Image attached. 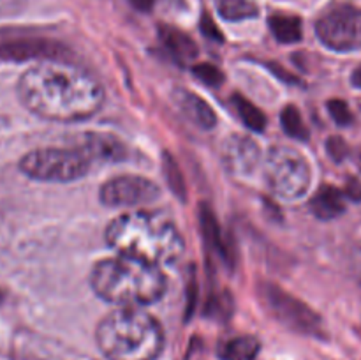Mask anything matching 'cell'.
I'll return each instance as SVG.
<instances>
[{
	"mask_svg": "<svg viewBox=\"0 0 361 360\" xmlns=\"http://www.w3.org/2000/svg\"><path fill=\"white\" fill-rule=\"evenodd\" d=\"M345 198L353 201H361V184L358 179H349L348 180V186H345L344 191Z\"/></svg>",
	"mask_w": 361,
	"mask_h": 360,
	"instance_id": "27",
	"label": "cell"
},
{
	"mask_svg": "<svg viewBox=\"0 0 361 360\" xmlns=\"http://www.w3.org/2000/svg\"><path fill=\"white\" fill-rule=\"evenodd\" d=\"M326 150L328 154H330V157L337 162L344 161L349 154L348 143H345L341 136H331L326 143Z\"/></svg>",
	"mask_w": 361,
	"mask_h": 360,
	"instance_id": "24",
	"label": "cell"
},
{
	"mask_svg": "<svg viewBox=\"0 0 361 360\" xmlns=\"http://www.w3.org/2000/svg\"><path fill=\"white\" fill-rule=\"evenodd\" d=\"M217 13L228 21H242L257 16V6L252 0H214Z\"/></svg>",
	"mask_w": 361,
	"mask_h": 360,
	"instance_id": "18",
	"label": "cell"
},
{
	"mask_svg": "<svg viewBox=\"0 0 361 360\" xmlns=\"http://www.w3.org/2000/svg\"><path fill=\"white\" fill-rule=\"evenodd\" d=\"M201 32H203L207 37L214 39V41H219V42L224 41V35H222V32L219 30V27L215 25V21L212 20V16H208V14H203V18H201Z\"/></svg>",
	"mask_w": 361,
	"mask_h": 360,
	"instance_id": "26",
	"label": "cell"
},
{
	"mask_svg": "<svg viewBox=\"0 0 361 360\" xmlns=\"http://www.w3.org/2000/svg\"><path fill=\"white\" fill-rule=\"evenodd\" d=\"M159 37H161V42L164 44V48L180 64L192 62L197 56L196 42L185 32L178 30V28L169 27V25H161V28H159Z\"/></svg>",
	"mask_w": 361,
	"mask_h": 360,
	"instance_id": "15",
	"label": "cell"
},
{
	"mask_svg": "<svg viewBox=\"0 0 361 360\" xmlns=\"http://www.w3.org/2000/svg\"><path fill=\"white\" fill-rule=\"evenodd\" d=\"M261 344L252 335H240L229 339L221 346L222 360H256Z\"/></svg>",
	"mask_w": 361,
	"mask_h": 360,
	"instance_id": "16",
	"label": "cell"
},
{
	"mask_svg": "<svg viewBox=\"0 0 361 360\" xmlns=\"http://www.w3.org/2000/svg\"><path fill=\"white\" fill-rule=\"evenodd\" d=\"M161 189L155 182L140 175H122L109 179L101 187V201L108 207H140L157 200Z\"/></svg>",
	"mask_w": 361,
	"mask_h": 360,
	"instance_id": "9",
	"label": "cell"
},
{
	"mask_svg": "<svg viewBox=\"0 0 361 360\" xmlns=\"http://www.w3.org/2000/svg\"><path fill=\"white\" fill-rule=\"evenodd\" d=\"M316 34L326 48L349 53L361 48V9L341 4L317 20Z\"/></svg>",
	"mask_w": 361,
	"mask_h": 360,
	"instance_id": "8",
	"label": "cell"
},
{
	"mask_svg": "<svg viewBox=\"0 0 361 360\" xmlns=\"http://www.w3.org/2000/svg\"><path fill=\"white\" fill-rule=\"evenodd\" d=\"M310 166L298 150L291 147H274L264 161V179L271 193L282 200H298L309 191Z\"/></svg>",
	"mask_w": 361,
	"mask_h": 360,
	"instance_id": "6",
	"label": "cell"
},
{
	"mask_svg": "<svg viewBox=\"0 0 361 360\" xmlns=\"http://www.w3.org/2000/svg\"><path fill=\"white\" fill-rule=\"evenodd\" d=\"M231 102L233 106H235L238 116L242 119V122L245 124L249 129L256 131V133L264 131V127H267V116H264V113L261 112L256 104H252L249 99H245L243 95H238V94L233 95Z\"/></svg>",
	"mask_w": 361,
	"mask_h": 360,
	"instance_id": "19",
	"label": "cell"
},
{
	"mask_svg": "<svg viewBox=\"0 0 361 360\" xmlns=\"http://www.w3.org/2000/svg\"><path fill=\"white\" fill-rule=\"evenodd\" d=\"M90 159L80 148H39L20 161V169L39 182H74L87 175Z\"/></svg>",
	"mask_w": 361,
	"mask_h": 360,
	"instance_id": "5",
	"label": "cell"
},
{
	"mask_svg": "<svg viewBox=\"0 0 361 360\" xmlns=\"http://www.w3.org/2000/svg\"><path fill=\"white\" fill-rule=\"evenodd\" d=\"M173 101L178 106L182 115L200 129L208 131L217 126V115H215L214 108L194 92L185 90V88H176L173 92Z\"/></svg>",
	"mask_w": 361,
	"mask_h": 360,
	"instance_id": "12",
	"label": "cell"
},
{
	"mask_svg": "<svg viewBox=\"0 0 361 360\" xmlns=\"http://www.w3.org/2000/svg\"><path fill=\"white\" fill-rule=\"evenodd\" d=\"M281 122L286 133H288L291 138H296V140H302V141L309 140V134H310L309 127L305 126L302 113L298 112L296 106H288V108L282 112Z\"/></svg>",
	"mask_w": 361,
	"mask_h": 360,
	"instance_id": "20",
	"label": "cell"
},
{
	"mask_svg": "<svg viewBox=\"0 0 361 360\" xmlns=\"http://www.w3.org/2000/svg\"><path fill=\"white\" fill-rule=\"evenodd\" d=\"M129 4L141 13H148L154 7V0H129Z\"/></svg>",
	"mask_w": 361,
	"mask_h": 360,
	"instance_id": "29",
	"label": "cell"
},
{
	"mask_svg": "<svg viewBox=\"0 0 361 360\" xmlns=\"http://www.w3.org/2000/svg\"><path fill=\"white\" fill-rule=\"evenodd\" d=\"M95 295L122 307L154 304L164 295L166 275L157 265L118 256L95 263L90 275Z\"/></svg>",
	"mask_w": 361,
	"mask_h": 360,
	"instance_id": "3",
	"label": "cell"
},
{
	"mask_svg": "<svg viewBox=\"0 0 361 360\" xmlns=\"http://www.w3.org/2000/svg\"><path fill=\"white\" fill-rule=\"evenodd\" d=\"M63 52H66V48L59 42L37 37L13 39V41H6L0 44V59L7 60H55L60 55H63Z\"/></svg>",
	"mask_w": 361,
	"mask_h": 360,
	"instance_id": "11",
	"label": "cell"
},
{
	"mask_svg": "<svg viewBox=\"0 0 361 360\" xmlns=\"http://www.w3.org/2000/svg\"><path fill=\"white\" fill-rule=\"evenodd\" d=\"M360 168H361V159H360Z\"/></svg>",
	"mask_w": 361,
	"mask_h": 360,
	"instance_id": "31",
	"label": "cell"
},
{
	"mask_svg": "<svg viewBox=\"0 0 361 360\" xmlns=\"http://www.w3.org/2000/svg\"><path fill=\"white\" fill-rule=\"evenodd\" d=\"M18 97L42 119L73 122L90 119L101 109L104 88L88 71L46 60L21 74Z\"/></svg>",
	"mask_w": 361,
	"mask_h": 360,
	"instance_id": "1",
	"label": "cell"
},
{
	"mask_svg": "<svg viewBox=\"0 0 361 360\" xmlns=\"http://www.w3.org/2000/svg\"><path fill=\"white\" fill-rule=\"evenodd\" d=\"M259 296L263 299L268 311L282 325L303 335L323 337V321H321V318L309 306L300 302L298 299L291 296L288 292H284L279 286L270 284V282H263V284H259Z\"/></svg>",
	"mask_w": 361,
	"mask_h": 360,
	"instance_id": "7",
	"label": "cell"
},
{
	"mask_svg": "<svg viewBox=\"0 0 361 360\" xmlns=\"http://www.w3.org/2000/svg\"><path fill=\"white\" fill-rule=\"evenodd\" d=\"M228 296L222 295L219 300H214V302L210 304V309H208V314H210L212 318H219V320H226V318L231 314L233 311V304L231 300H226Z\"/></svg>",
	"mask_w": 361,
	"mask_h": 360,
	"instance_id": "25",
	"label": "cell"
},
{
	"mask_svg": "<svg viewBox=\"0 0 361 360\" xmlns=\"http://www.w3.org/2000/svg\"><path fill=\"white\" fill-rule=\"evenodd\" d=\"M192 73L194 76L200 78L204 85L208 87H219V85L224 81V74L219 67L212 66V64H196L192 67Z\"/></svg>",
	"mask_w": 361,
	"mask_h": 360,
	"instance_id": "22",
	"label": "cell"
},
{
	"mask_svg": "<svg viewBox=\"0 0 361 360\" xmlns=\"http://www.w3.org/2000/svg\"><path fill=\"white\" fill-rule=\"evenodd\" d=\"M106 240L120 256L157 267L178 261L185 249L178 228L166 215L150 210H130L113 219Z\"/></svg>",
	"mask_w": 361,
	"mask_h": 360,
	"instance_id": "2",
	"label": "cell"
},
{
	"mask_svg": "<svg viewBox=\"0 0 361 360\" xmlns=\"http://www.w3.org/2000/svg\"><path fill=\"white\" fill-rule=\"evenodd\" d=\"M270 30L279 42L282 44H293L302 39V20L298 16L289 14H274L270 18Z\"/></svg>",
	"mask_w": 361,
	"mask_h": 360,
	"instance_id": "17",
	"label": "cell"
},
{
	"mask_svg": "<svg viewBox=\"0 0 361 360\" xmlns=\"http://www.w3.org/2000/svg\"><path fill=\"white\" fill-rule=\"evenodd\" d=\"M201 226H203V235L207 236V240L210 242L212 247L219 249V253L222 256H226V246H224V240L221 236V228H219L217 221H215L214 214L208 210L207 207L201 208Z\"/></svg>",
	"mask_w": 361,
	"mask_h": 360,
	"instance_id": "21",
	"label": "cell"
},
{
	"mask_svg": "<svg viewBox=\"0 0 361 360\" xmlns=\"http://www.w3.org/2000/svg\"><path fill=\"white\" fill-rule=\"evenodd\" d=\"M328 112L338 126H349L353 122V113L348 102L341 101V99H334V101L328 102Z\"/></svg>",
	"mask_w": 361,
	"mask_h": 360,
	"instance_id": "23",
	"label": "cell"
},
{
	"mask_svg": "<svg viewBox=\"0 0 361 360\" xmlns=\"http://www.w3.org/2000/svg\"><path fill=\"white\" fill-rule=\"evenodd\" d=\"M25 0H0V14L16 13L23 7Z\"/></svg>",
	"mask_w": 361,
	"mask_h": 360,
	"instance_id": "28",
	"label": "cell"
},
{
	"mask_svg": "<svg viewBox=\"0 0 361 360\" xmlns=\"http://www.w3.org/2000/svg\"><path fill=\"white\" fill-rule=\"evenodd\" d=\"M310 210L321 221H331L345 212V194L334 186H323L310 200Z\"/></svg>",
	"mask_w": 361,
	"mask_h": 360,
	"instance_id": "14",
	"label": "cell"
},
{
	"mask_svg": "<svg viewBox=\"0 0 361 360\" xmlns=\"http://www.w3.org/2000/svg\"><path fill=\"white\" fill-rule=\"evenodd\" d=\"M351 81H353V85H355V87L361 88V67H360V69H356L355 73H353Z\"/></svg>",
	"mask_w": 361,
	"mask_h": 360,
	"instance_id": "30",
	"label": "cell"
},
{
	"mask_svg": "<svg viewBox=\"0 0 361 360\" xmlns=\"http://www.w3.org/2000/svg\"><path fill=\"white\" fill-rule=\"evenodd\" d=\"M261 161V148L252 138L233 134L222 145V162L233 175H249Z\"/></svg>",
	"mask_w": 361,
	"mask_h": 360,
	"instance_id": "10",
	"label": "cell"
},
{
	"mask_svg": "<svg viewBox=\"0 0 361 360\" xmlns=\"http://www.w3.org/2000/svg\"><path fill=\"white\" fill-rule=\"evenodd\" d=\"M99 349L108 360H157L164 349L159 321L137 307L109 313L95 330Z\"/></svg>",
	"mask_w": 361,
	"mask_h": 360,
	"instance_id": "4",
	"label": "cell"
},
{
	"mask_svg": "<svg viewBox=\"0 0 361 360\" xmlns=\"http://www.w3.org/2000/svg\"><path fill=\"white\" fill-rule=\"evenodd\" d=\"M81 152H85L90 161L97 159V161H122L126 159L127 150L126 145L118 140V138L111 136V134L104 133H87L81 136L80 140Z\"/></svg>",
	"mask_w": 361,
	"mask_h": 360,
	"instance_id": "13",
	"label": "cell"
}]
</instances>
